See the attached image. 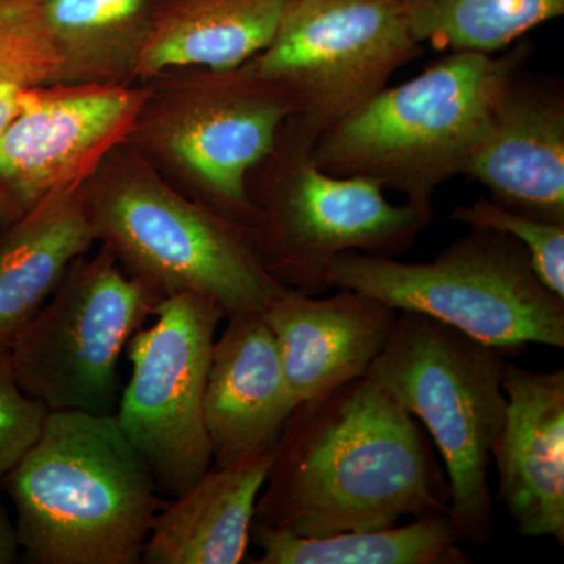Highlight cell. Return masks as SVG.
<instances>
[{
    "label": "cell",
    "instance_id": "6da1fadb",
    "mask_svg": "<svg viewBox=\"0 0 564 564\" xmlns=\"http://www.w3.org/2000/svg\"><path fill=\"white\" fill-rule=\"evenodd\" d=\"M434 513H451V489L421 423L364 377L293 410L254 522L329 536Z\"/></svg>",
    "mask_w": 564,
    "mask_h": 564
},
{
    "label": "cell",
    "instance_id": "7a4b0ae2",
    "mask_svg": "<svg viewBox=\"0 0 564 564\" xmlns=\"http://www.w3.org/2000/svg\"><path fill=\"white\" fill-rule=\"evenodd\" d=\"M0 485L33 564H139L162 510L150 467L115 415L50 411Z\"/></svg>",
    "mask_w": 564,
    "mask_h": 564
},
{
    "label": "cell",
    "instance_id": "3957f363",
    "mask_svg": "<svg viewBox=\"0 0 564 564\" xmlns=\"http://www.w3.org/2000/svg\"><path fill=\"white\" fill-rule=\"evenodd\" d=\"M80 193L96 245L154 304L196 293L228 318L261 313L285 289L263 267L251 229L182 195L126 141Z\"/></svg>",
    "mask_w": 564,
    "mask_h": 564
},
{
    "label": "cell",
    "instance_id": "277c9868",
    "mask_svg": "<svg viewBox=\"0 0 564 564\" xmlns=\"http://www.w3.org/2000/svg\"><path fill=\"white\" fill-rule=\"evenodd\" d=\"M529 41L502 54L451 52L397 87H386L326 129L315 163L334 176L364 177L433 204L444 182L464 176L508 80L532 58Z\"/></svg>",
    "mask_w": 564,
    "mask_h": 564
},
{
    "label": "cell",
    "instance_id": "5b68a950",
    "mask_svg": "<svg viewBox=\"0 0 564 564\" xmlns=\"http://www.w3.org/2000/svg\"><path fill=\"white\" fill-rule=\"evenodd\" d=\"M317 139L288 118L247 177L263 267L285 288L311 295L325 292L323 278L337 256L397 258L434 220L433 204H393L378 182L322 170L314 159Z\"/></svg>",
    "mask_w": 564,
    "mask_h": 564
},
{
    "label": "cell",
    "instance_id": "8992f818",
    "mask_svg": "<svg viewBox=\"0 0 564 564\" xmlns=\"http://www.w3.org/2000/svg\"><path fill=\"white\" fill-rule=\"evenodd\" d=\"M140 84L126 143L182 195L252 229L247 177L291 117L281 93L250 62L163 70Z\"/></svg>",
    "mask_w": 564,
    "mask_h": 564
},
{
    "label": "cell",
    "instance_id": "52a82bcc",
    "mask_svg": "<svg viewBox=\"0 0 564 564\" xmlns=\"http://www.w3.org/2000/svg\"><path fill=\"white\" fill-rule=\"evenodd\" d=\"M508 352L429 315L402 311L366 375L433 437L445 463L451 516L464 541L477 547L496 530L488 474L507 406Z\"/></svg>",
    "mask_w": 564,
    "mask_h": 564
},
{
    "label": "cell",
    "instance_id": "ba28073f",
    "mask_svg": "<svg viewBox=\"0 0 564 564\" xmlns=\"http://www.w3.org/2000/svg\"><path fill=\"white\" fill-rule=\"evenodd\" d=\"M323 288L366 293L507 351L564 347V299L538 278L521 243L492 229L470 228L425 263L344 252Z\"/></svg>",
    "mask_w": 564,
    "mask_h": 564
},
{
    "label": "cell",
    "instance_id": "9c48e42d",
    "mask_svg": "<svg viewBox=\"0 0 564 564\" xmlns=\"http://www.w3.org/2000/svg\"><path fill=\"white\" fill-rule=\"evenodd\" d=\"M155 304L99 245L80 256L10 345L22 391L50 411L113 415L121 352Z\"/></svg>",
    "mask_w": 564,
    "mask_h": 564
},
{
    "label": "cell",
    "instance_id": "30bf717a",
    "mask_svg": "<svg viewBox=\"0 0 564 564\" xmlns=\"http://www.w3.org/2000/svg\"><path fill=\"white\" fill-rule=\"evenodd\" d=\"M404 0H292L272 43L250 61L321 137L421 57Z\"/></svg>",
    "mask_w": 564,
    "mask_h": 564
},
{
    "label": "cell",
    "instance_id": "8fae6325",
    "mask_svg": "<svg viewBox=\"0 0 564 564\" xmlns=\"http://www.w3.org/2000/svg\"><path fill=\"white\" fill-rule=\"evenodd\" d=\"M152 317L126 345L132 377L113 415L158 489L176 499L214 463L203 402L215 333L226 317L196 293L162 300Z\"/></svg>",
    "mask_w": 564,
    "mask_h": 564
},
{
    "label": "cell",
    "instance_id": "7c38bea8",
    "mask_svg": "<svg viewBox=\"0 0 564 564\" xmlns=\"http://www.w3.org/2000/svg\"><path fill=\"white\" fill-rule=\"evenodd\" d=\"M143 98L141 84H54L25 91L0 132V226L87 180L107 152L128 140Z\"/></svg>",
    "mask_w": 564,
    "mask_h": 564
},
{
    "label": "cell",
    "instance_id": "4fadbf2b",
    "mask_svg": "<svg viewBox=\"0 0 564 564\" xmlns=\"http://www.w3.org/2000/svg\"><path fill=\"white\" fill-rule=\"evenodd\" d=\"M464 176L480 182L500 206L564 223V88L560 77L522 68L508 80Z\"/></svg>",
    "mask_w": 564,
    "mask_h": 564
},
{
    "label": "cell",
    "instance_id": "5bb4252c",
    "mask_svg": "<svg viewBox=\"0 0 564 564\" xmlns=\"http://www.w3.org/2000/svg\"><path fill=\"white\" fill-rule=\"evenodd\" d=\"M329 296L285 288L261 311L296 406L366 377L399 311L351 289Z\"/></svg>",
    "mask_w": 564,
    "mask_h": 564
},
{
    "label": "cell",
    "instance_id": "9a60e30c",
    "mask_svg": "<svg viewBox=\"0 0 564 564\" xmlns=\"http://www.w3.org/2000/svg\"><path fill=\"white\" fill-rule=\"evenodd\" d=\"M507 406L494 440L497 499L518 532L564 543V370L533 372L505 362Z\"/></svg>",
    "mask_w": 564,
    "mask_h": 564
},
{
    "label": "cell",
    "instance_id": "2e32d148",
    "mask_svg": "<svg viewBox=\"0 0 564 564\" xmlns=\"http://www.w3.org/2000/svg\"><path fill=\"white\" fill-rule=\"evenodd\" d=\"M280 350L261 313L228 317L212 347L204 425L215 466L273 448L295 410Z\"/></svg>",
    "mask_w": 564,
    "mask_h": 564
},
{
    "label": "cell",
    "instance_id": "e0dca14e",
    "mask_svg": "<svg viewBox=\"0 0 564 564\" xmlns=\"http://www.w3.org/2000/svg\"><path fill=\"white\" fill-rule=\"evenodd\" d=\"M276 445L228 466H215L155 516L144 564H237L247 558L256 503Z\"/></svg>",
    "mask_w": 564,
    "mask_h": 564
},
{
    "label": "cell",
    "instance_id": "ac0fdd59",
    "mask_svg": "<svg viewBox=\"0 0 564 564\" xmlns=\"http://www.w3.org/2000/svg\"><path fill=\"white\" fill-rule=\"evenodd\" d=\"M95 245L80 185L0 226V347L10 348L57 291L70 263Z\"/></svg>",
    "mask_w": 564,
    "mask_h": 564
},
{
    "label": "cell",
    "instance_id": "d6986e66",
    "mask_svg": "<svg viewBox=\"0 0 564 564\" xmlns=\"http://www.w3.org/2000/svg\"><path fill=\"white\" fill-rule=\"evenodd\" d=\"M292 0H161L137 80L163 70L239 68L276 35Z\"/></svg>",
    "mask_w": 564,
    "mask_h": 564
},
{
    "label": "cell",
    "instance_id": "ffe728a7",
    "mask_svg": "<svg viewBox=\"0 0 564 564\" xmlns=\"http://www.w3.org/2000/svg\"><path fill=\"white\" fill-rule=\"evenodd\" d=\"M33 2L58 57L54 84H139L141 52L161 0Z\"/></svg>",
    "mask_w": 564,
    "mask_h": 564
},
{
    "label": "cell",
    "instance_id": "44dd1931",
    "mask_svg": "<svg viewBox=\"0 0 564 564\" xmlns=\"http://www.w3.org/2000/svg\"><path fill=\"white\" fill-rule=\"evenodd\" d=\"M251 541L261 549L256 564H467L464 538L451 513L414 518L410 524L300 536L252 522Z\"/></svg>",
    "mask_w": 564,
    "mask_h": 564
},
{
    "label": "cell",
    "instance_id": "7402d4cb",
    "mask_svg": "<svg viewBox=\"0 0 564 564\" xmlns=\"http://www.w3.org/2000/svg\"><path fill=\"white\" fill-rule=\"evenodd\" d=\"M406 13L417 43L492 55L562 18L564 0H410Z\"/></svg>",
    "mask_w": 564,
    "mask_h": 564
},
{
    "label": "cell",
    "instance_id": "603a6c76",
    "mask_svg": "<svg viewBox=\"0 0 564 564\" xmlns=\"http://www.w3.org/2000/svg\"><path fill=\"white\" fill-rule=\"evenodd\" d=\"M58 57L33 0H0V132L32 88L52 85Z\"/></svg>",
    "mask_w": 564,
    "mask_h": 564
},
{
    "label": "cell",
    "instance_id": "cb8c5ba5",
    "mask_svg": "<svg viewBox=\"0 0 564 564\" xmlns=\"http://www.w3.org/2000/svg\"><path fill=\"white\" fill-rule=\"evenodd\" d=\"M451 220L467 228L492 229L513 237L525 248L538 278L564 299V223L530 217L500 206L486 196L469 206L455 207Z\"/></svg>",
    "mask_w": 564,
    "mask_h": 564
},
{
    "label": "cell",
    "instance_id": "d4e9b609",
    "mask_svg": "<svg viewBox=\"0 0 564 564\" xmlns=\"http://www.w3.org/2000/svg\"><path fill=\"white\" fill-rule=\"evenodd\" d=\"M50 408L22 391L9 347H0V484L39 440Z\"/></svg>",
    "mask_w": 564,
    "mask_h": 564
},
{
    "label": "cell",
    "instance_id": "484cf974",
    "mask_svg": "<svg viewBox=\"0 0 564 564\" xmlns=\"http://www.w3.org/2000/svg\"><path fill=\"white\" fill-rule=\"evenodd\" d=\"M20 551L17 527L10 521L9 513H7L6 508L0 502V564L17 562Z\"/></svg>",
    "mask_w": 564,
    "mask_h": 564
},
{
    "label": "cell",
    "instance_id": "4316f807",
    "mask_svg": "<svg viewBox=\"0 0 564 564\" xmlns=\"http://www.w3.org/2000/svg\"><path fill=\"white\" fill-rule=\"evenodd\" d=\"M404 2H410V0H404Z\"/></svg>",
    "mask_w": 564,
    "mask_h": 564
}]
</instances>
